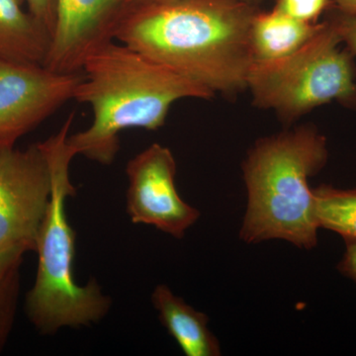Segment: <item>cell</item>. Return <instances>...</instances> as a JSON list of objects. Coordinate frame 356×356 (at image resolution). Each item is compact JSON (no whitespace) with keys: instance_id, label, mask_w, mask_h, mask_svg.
<instances>
[{"instance_id":"obj_1","label":"cell","mask_w":356,"mask_h":356,"mask_svg":"<svg viewBox=\"0 0 356 356\" xmlns=\"http://www.w3.org/2000/svg\"><path fill=\"white\" fill-rule=\"evenodd\" d=\"M257 11L238 0L135 3L115 40L212 92L236 95L248 89Z\"/></svg>"},{"instance_id":"obj_2","label":"cell","mask_w":356,"mask_h":356,"mask_svg":"<svg viewBox=\"0 0 356 356\" xmlns=\"http://www.w3.org/2000/svg\"><path fill=\"white\" fill-rule=\"evenodd\" d=\"M74 99L92 110L90 126L69 135L76 156L109 165L128 129L154 131L170 107L184 98L210 99L214 92L120 42L110 41L86 58Z\"/></svg>"},{"instance_id":"obj_3","label":"cell","mask_w":356,"mask_h":356,"mask_svg":"<svg viewBox=\"0 0 356 356\" xmlns=\"http://www.w3.org/2000/svg\"><path fill=\"white\" fill-rule=\"evenodd\" d=\"M327 159V139L313 126L257 140L243 163L248 191L243 242L282 240L302 250L316 248L320 228L309 179Z\"/></svg>"},{"instance_id":"obj_4","label":"cell","mask_w":356,"mask_h":356,"mask_svg":"<svg viewBox=\"0 0 356 356\" xmlns=\"http://www.w3.org/2000/svg\"><path fill=\"white\" fill-rule=\"evenodd\" d=\"M74 114L56 135L42 142L51 170V193L40 229L36 252L38 268L26 295L25 312L37 332L53 336L65 327L79 329L100 322L112 307L95 280L81 285L74 278L76 234L67 220V199L76 195L70 165L76 156L67 140Z\"/></svg>"},{"instance_id":"obj_5","label":"cell","mask_w":356,"mask_h":356,"mask_svg":"<svg viewBox=\"0 0 356 356\" xmlns=\"http://www.w3.org/2000/svg\"><path fill=\"white\" fill-rule=\"evenodd\" d=\"M329 21L304 46L286 57L254 60L248 88L254 104L273 109L291 123L332 102L356 109L355 56Z\"/></svg>"},{"instance_id":"obj_6","label":"cell","mask_w":356,"mask_h":356,"mask_svg":"<svg viewBox=\"0 0 356 356\" xmlns=\"http://www.w3.org/2000/svg\"><path fill=\"white\" fill-rule=\"evenodd\" d=\"M51 193L50 161L41 143L0 147V248L36 252Z\"/></svg>"},{"instance_id":"obj_7","label":"cell","mask_w":356,"mask_h":356,"mask_svg":"<svg viewBox=\"0 0 356 356\" xmlns=\"http://www.w3.org/2000/svg\"><path fill=\"white\" fill-rule=\"evenodd\" d=\"M83 72L60 74L43 65L0 60V147H15L74 99Z\"/></svg>"},{"instance_id":"obj_8","label":"cell","mask_w":356,"mask_h":356,"mask_svg":"<svg viewBox=\"0 0 356 356\" xmlns=\"http://www.w3.org/2000/svg\"><path fill=\"white\" fill-rule=\"evenodd\" d=\"M177 163L168 147L153 144L128 161L126 209L133 224L153 226L175 238L200 218L196 208L185 202L175 185Z\"/></svg>"},{"instance_id":"obj_9","label":"cell","mask_w":356,"mask_h":356,"mask_svg":"<svg viewBox=\"0 0 356 356\" xmlns=\"http://www.w3.org/2000/svg\"><path fill=\"white\" fill-rule=\"evenodd\" d=\"M134 0H57L56 24L44 65L60 74L81 72L86 58L115 35Z\"/></svg>"},{"instance_id":"obj_10","label":"cell","mask_w":356,"mask_h":356,"mask_svg":"<svg viewBox=\"0 0 356 356\" xmlns=\"http://www.w3.org/2000/svg\"><path fill=\"white\" fill-rule=\"evenodd\" d=\"M159 318L187 356H219L221 348L208 327L209 318L177 296L166 285H158L151 297Z\"/></svg>"},{"instance_id":"obj_11","label":"cell","mask_w":356,"mask_h":356,"mask_svg":"<svg viewBox=\"0 0 356 356\" xmlns=\"http://www.w3.org/2000/svg\"><path fill=\"white\" fill-rule=\"evenodd\" d=\"M24 0H0V60L43 65L50 50L48 30L28 10Z\"/></svg>"},{"instance_id":"obj_12","label":"cell","mask_w":356,"mask_h":356,"mask_svg":"<svg viewBox=\"0 0 356 356\" xmlns=\"http://www.w3.org/2000/svg\"><path fill=\"white\" fill-rule=\"evenodd\" d=\"M324 22L307 23L274 8L255 14L250 27V46L254 60L286 57L304 46L322 29Z\"/></svg>"},{"instance_id":"obj_13","label":"cell","mask_w":356,"mask_h":356,"mask_svg":"<svg viewBox=\"0 0 356 356\" xmlns=\"http://www.w3.org/2000/svg\"><path fill=\"white\" fill-rule=\"evenodd\" d=\"M318 228L329 229L343 238L356 242V188H337L320 185L313 188Z\"/></svg>"},{"instance_id":"obj_14","label":"cell","mask_w":356,"mask_h":356,"mask_svg":"<svg viewBox=\"0 0 356 356\" xmlns=\"http://www.w3.org/2000/svg\"><path fill=\"white\" fill-rule=\"evenodd\" d=\"M29 250L16 245L0 248V353L15 323L20 292L21 267Z\"/></svg>"},{"instance_id":"obj_15","label":"cell","mask_w":356,"mask_h":356,"mask_svg":"<svg viewBox=\"0 0 356 356\" xmlns=\"http://www.w3.org/2000/svg\"><path fill=\"white\" fill-rule=\"evenodd\" d=\"M274 8L295 19L307 23H318V17L334 7L332 0H274Z\"/></svg>"},{"instance_id":"obj_16","label":"cell","mask_w":356,"mask_h":356,"mask_svg":"<svg viewBox=\"0 0 356 356\" xmlns=\"http://www.w3.org/2000/svg\"><path fill=\"white\" fill-rule=\"evenodd\" d=\"M327 20L334 28L346 48L356 57V14L341 13L334 7Z\"/></svg>"},{"instance_id":"obj_17","label":"cell","mask_w":356,"mask_h":356,"mask_svg":"<svg viewBox=\"0 0 356 356\" xmlns=\"http://www.w3.org/2000/svg\"><path fill=\"white\" fill-rule=\"evenodd\" d=\"M28 11L48 30L53 36L56 24L57 0H24Z\"/></svg>"},{"instance_id":"obj_18","label":"cell","mask_w":356,"mask_h":356,"mask_svg":"<svg viewBox=\"0 0 356 356\" xmlns=\"http://www.w3.org/2000/svg\"><path fill=\"white\" fill-rule=\"evenodd\" d=\"M346 252L337 264V270L356 284V242L346 243Z\"/></svg>"},{"instance_id":"obj_19","label":"cell","mask_w":356,"mask_h":356,"mask_svg":"<svg viewBox=\"0 0 356 356\" xmlns=\"http://www.w3.org/2000/svg\"><path fill=\"white\" fill-rule=\"evenodd\" d=\"M332 2L341 13L356 14V0H332Z\"/></svg>"},{"instance_id":"obj_20","label":"cell","mask_w":356,"mask_h":356,"mask_svg":"<svg viewBox=\"0 0 356 356\" xmlns=\"http://www.w3.org/2000/svg\"><path fill=\"white\" fill-rule=\"evenodd\" d=\"M135 3H149V2L170 1V0H134Z\"/></svg>"},{"instance_id":"obj_21","label":"cell","mask_w":356,"mask_h":356,"mask_svg":"<svg viewBox=\"0 0 356 356\" xmlns=\"http://www.w3.org/2000/svg\"><path fill=\"white\" fill-rule=\"evenodd\" d=\"M238 1L245 2V3L252 4V6H255V4L261 2V0H238Z\"/></svg>"}]
</instances>
